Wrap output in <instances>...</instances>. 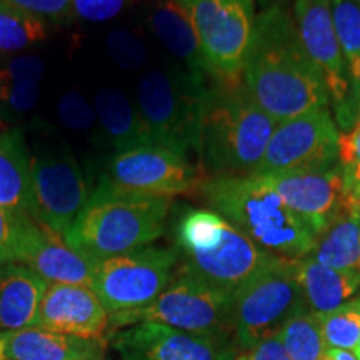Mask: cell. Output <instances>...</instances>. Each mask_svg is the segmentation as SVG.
Listing matches in <instances>:
<instances>
[{
  "mask_svg": "<svg viewBox=\"0 0 360 360\" xmlns=\"http://www.w3.org/2000/svg\"><path fill=\"white\" fill-rule=\"evenodd\" d=\"M236 360H289L283 349L281 334L269 337L244 352H238Z\"/></svg>",
  "mask_w": 360,
  "mask_h": 360,
  "instance_id": "74e56055",
  "label": "cell"
},
{
  "mask_svg": "<svg viewBox=\"0 0 360 360\" xmlns=\"http://www.w3.org/2000/svg\"><path fill=\"white\" fill-rule=\"evenodd\" d=\"M315 237L347 210L350 199L339 165L328 170L262 175Z\"/></svg>",
  "mask_w": 360,
  "mask_h": 360,
  "instance_id": "9a60e30c",
  "label": "cell"
},
{
  "mask_svg": "<svg viewBox=\"0 0 360 360\" xmlns=\"http://www.w3.org/2000/svg\"><path fill=\"white\" fill-rule=\"evenodd\" d=\"M283 2H287V0H257L260 11H264V8L274 6V4H283Z\"/></svg>",
  "mask_w": 360,
  "mask_h": 360,
  "instance_id": "ab89813d",
  "label": "cell"
},
{
  "mask_svg": "<svg viewBox=\"0 0 360 360\" xmlns=\"http://www.w3.org/2000/svg\"><path fill=\"white\" fill-rule=\"evenodd\" d=\"M44 77V62L35 56L13 57L0 65V120H12L34 109Z\"/></svg>",
  "mask_w": 360,
  "mask_h": 360,
  "instance_id": "484cf974",
  "label": "cell"
},
{
  "mask_svg": "<svg viewBox=\"0 0 360 360\" xmlns=\"http://www.w3.org/2000/svg\"><path fill=\"white\" fill-rule=\"evenodd\" d=\"M32 159L19 129L0 134V207L29 215Z\"/></svg>",
  "mask_w": 360,
  "mask_h": 360,
  "instance_id": "cb8c5ba5",
  "label": "cell"
},
{
  "mask_svg": "<svg viewBox=\"0 0 360 360\" xmlns=\"http://www.w3.org/2000/svg\"><path fill=\"white\" fill-rule=\"evenodd\" d=\"M297 281L310 312L323 319L354 299L360 290V276L327 267L305 257L297 260Z\"/></svg>",
  "mask_w": 360,
  "mask_h": 360,
  "instance_id": "7402d4cb",
  "label": "cell"
},
{
  "mask_svg": "<svg viewBox=\"0 0 360 360\" xmlns=\"http://www.w3.org/2000/svg\"><path fill=\"white\" fill-rule=\"evenodd\" d=\"M326 349L354 350L360 335V294L322 319Z\"/></svg>",
  "mask_w": 360,
  "mask_h": 360,
  "instance_id": "4dcf8cb0",
  "label": "cell"
},
{
  "mask_svg": "<svg viewBox=\"0 0 360 360\" xmlns=\"http://www.w3.org/2000/svg\"><path fill=\"white\" fill-rule=\"evenodd\" d=\"M207 205L265 254L300 260L312 252L315 233L262 175H214L199 188Z\"/></svg>",
  "mask_w": 360,
  "mask_h": 360,
  "instance_id": "7a4b0ae2",
  "label": "cell"
},
{
  "mask_svg": "<svg viewBox=\"0 0 360 360\" xmlns=\"http://www.w3.org/2000/svg\"><path fill=\"white\" fill-rule=\"evenodd\" d=\"M229 222L214 210H188L180 217L175 231L177 254H197L215 247Z\"/></svg>",
  "mask_w": 360,
  "mask_h": 360,
  "instance_id": "f1b7e54d",
  "label": "cell"
},
{
  "mask_svg": "<svg viewBox=\"0 0 360 360\" xmlns=\"http://www.w3.org/2000/svg\"><path fill=\"white\" fill-rule=\"evenodd\" d=\"M278 257L265 254L231 224L212 249L179 255L177 269L220 290L233 294L238 287Z\"/></svg>",
  "mask_w": 360,
  "mask_h": 360,
  "instance_id": "2e32d148",
  "label": "cell"
},
{
  "mask_svg": "<svg viewBox=\"0 0 360 360\" xmlns=\"http://www.w3.org/2000/svg\"><path fill=\"white\" fill-rule=\"evenodd\" d=\"M326 352L330 355L332 360H359L355 357V354L350 350H340V349H327Z\"/></svg>",
  "mask_w": 360,
  "mask_h": 360,
  "instance_id": "f35d334b",
  "label": "cell"
},
{
  "mask_svg": "<svg viewBox=\"0 0 360 360\" xmlns=\"http://www.w3.org/2000/svg\"><path fill=\"white\" fill-rule=\"evenodd\" d=\"M143 322L164 323L192 334L222 337L233 342L232 294L175 269L172 282L154 302L141 309L110 314L107 335Z\"/></svg>",
  "mask_w": 360,
  "mask_h": 360,
  "instance_id": "8992f818",
  "label": "cell"
},
{
  "mask_svg": "<svg viewBox=\"0 0 360 360\" xmlns=\"http://www.w3.org/2000/svg\"><path fill=\"white\" fill-rule=\"evenodd\" d=\"M35 327L82 339L107 340L109 312L92 287L47 283Z\"/></svg>",
  "mask_w": 360,
  "mask_h": 360,
  "instance_id": "e0dca14e",
  "label": "cell"
},
{
  "mask_svg": "<svg viewBox=\"0 0 360 360\" xmlns=\"http://www.w3.org/2000/svg\"><path fill=\"white\" fill-rule=\"evenodd\" d=\"M305 309L307 304L297 281V260L276 259L232 294L237 352L281 334L283 326Z\"/></svg>",
  "mask_w": 360,
  "mask_h": 360,
  "instance_id": "52a82bcc",
  "label": "cell"
},
{
  "mask_svg": "<svg viewBox=\"0 0 360 360\" xmlns=\"http://www.w3.org/2000/svg\"><path fill=\"white\" fill-rule=\"evenodd\" d=\"M127 6V0H72V12L92 24L112 20Z\"/></svg>",
  "mask_w": 360,
  "mask_h": 360,
  "instance_id": "d590c367",
  "label": "cell"
},
{
  "mask_svg": "<svg viewBox=\"0 0 360 360\" xmlns=\"http://www.w3.org/2000/svg\"><path fill=\"white\" fill-rule=\"evenodd\" d=\"M58 117L72 130H87L97 119L96 109L77 92H67L58 102Z\"/></svg>",
  "mask_w": 360,
  "mask_h": 360,
  "instance_id": "e575fe53",
  "label": "cell"
},
{
  "mask_svg": "<svg viewBox=\"0 0 360 360\" xmlns=\"http://www.w3.org/2000/svg\"><path fill=\"white\" fill-rule=\"evenodd\" d=\"M321 360H332V359H330V355H328V354L326 352V354L322 355V359H321Z\"/></svg>",
  "mask_w": 360,
  "mask_h": 360,
  "instance_id": "b9f144b4",
  "label": "cell"
},
{
  "mask_svg": "<svg viewBox=\"0 0 360 360\" xmlns=\"http://www.w3.org/2000/svg\"><path fill=\"white\" fill-rule=\"evenodd\" d=\"M47 283L92 287L96 262L67 244L64 236L35 222L22 247L19 262Z\"/></svg>",
  "mask_w": 360,
  "mask_h": 360,
  "instance_id": "ac0fdd59",
  "label": "cell"
},
{
  "mask_svg": "<svg viewBox=\"0 0 360 360\" xmlns=\"http://www.w3.org/2000/svg\"><path fill=\"white\" fill-rule=\"evenodd\" d=\"M107 344L30 327L0 334V360H101Z\"/></svg>",
  "mask_w": 360,
  "mask_h": 360,
  "instance_id": "d6986e66",
  "label": "cell"
},
{
  "mask_svg": "<svg viewBox=\"0 0 360 360\" xmlns=\"http://www.w3.org/2000/svg\"><path fill=\"white\" fill-rule=\"evenodd\" d=\"M120 360H236L231 339L143 322L107 335Z\"/></svg>",
  "mask_w": 360,
  "mask_h": 360,
  "instance_id": "5bb4252c",
  "label": "cell"
},
{
  "mask_svg": "<svg viewBox=\"0 0 360 360\" xmlns=\"http://www.w3.org/2000/svg\"><path fill=\"white\" fill-rule=\"evenodd\" d=\"M172 199L141 195L101 179L64 236L94 262L148 247L165 232Z\"/></svg>",
  "mask_w": 360,
  "mask_h": 360,
  "instance_id": "3957f363",
  "label": "cell"
},
{
  "mask_svg": "<svg viewBox=\"0 0 360 360\" xmlns=\"http://www.w3.org/2000/svg\"><path fill=\"white\" fill-rule=\"evenodd\" d=\"M285 4L260 11L242 74L252 98L277 124L314 109H328L330 102Z\"/></svg>",
  "mask_w": 360,
  "mask_h": 360,
  "instance_id": "6da1fadb",
  "label": "cell"
},
{
  "mask_svg": "<svg viewBox=\"0 0 360 360\" xmlns=\"http://www.w3.org/2000/svg\"><path fill=\"white\" fill-rule=\"evenodd\" d=\"M4 2L12 4L47 22H64L74 15L72 0H4Z\"/></svg>",
  "mask_w": 360,
  "mask_h": 360,
  "instance_id": "8d00e7d4",
  "label": "cell"
},
{
  "mask_svg": "<svg viewBox=\"0 0 360 360\" xmlns=\"http://www.w3.org/2000/svg\"><path fill=\"white\" fill-rule=\"evenodd\" d=\"M283 349L289 360H321L326 354L322 319L309 309L295 314L281 332Z\"/></svg>",
  "mask_w": 360,
  "mask_h": 360,
  "instance_id": "f546056e",
  "label": "cell"
},
{
  "mask_svg": "<svg viewBox=\"0 0 360 360\" xmlns=\"http://www.w3.org/2000/svg\"><path fill=\"white\" fill-rule=\"evenodd\" d=\"M209 87L186 69L148 70L137 84V105L150 141L188 157L199 154Z\"/></svg>",
  "mask_w": 360,
  "mask_h": 360,
  "instance_id": "5b68a950",
  "label": "cell"
},
{
  "mask_svg": "<svg viewBox=\"0 0 360 360\" xmlns=\"http://www.w3.org/2000/svg\"><path fill=\"white\" fill-rule=\"evenodd\" d=\"M354 354H355V357H357V359L360 360V335H359L357 345H355V349H354Z\"/></svg>",
  "mask_w": 360,
  "mask_h": 360,
  "instance_id": "60d3db41",
  "label": "cell"
},
{
  "mask_svg": "<svg viewBox=\"0 0 360 360\" xmlns=\"http://www.w3.org/2000/svg\"><path fill=\"white\" fill-rule=\"evenodd\" d=\"M94 109L105 142H109L115 152L154 143L137 105L120 90L102 89L96 96Z\"/></svg>",
  "mask_w": 360,
  "mask_h": 360,
  "instance_id": "603a6c76",
  "label": "cell"
},
{
  "mask_svg": "<svg viewBox=\"0 0 360 360\" xmlns=\"http://www.w3.org/2000/svg\"><path fill=\"white\" fill-rule=\"evenodd\" d=\"M107 52L124 69H137L147 58L146 45L127 30H114L107 39Z\"/></svg>",
  "mask_w": 360,
  "mask_h": 360,
  "instance_id": "836d02e7",
  "label": "cell"
},
{
  "mask_svg": "<svg viewBox=\"0 0 360 360\" xmlns=\"http://www.w3.org/2000/svg\"><path fill=\"white\" fill-rule=\"evenodd\" d=\"M192 22L212 82H242L257 13L255 0H179Z\"/></svg>",
  "mask_w": 360,
  "mask_h": 360,
  "instance_id": "ba28073f",
  "label": "cell"
},
{
  "mask_svg": "<svg viewBox=\"0 0 360 360\" xmlns=\"http://www.w3.org/2000/svg\"><path fill=\"white\" fill-rule=\"evenodd\" d=\"M34 224L35 220L30 215L0 207V265L19 262L22 247Z\"/></svg>",
  "mask_w": 360,
  "mask_h": 360,
  "instance_id": "1f68e13d",
  "label": "cell"
},
{
  "mask_svg": "<svg viewBox=\"0 0 360 360\" xmlns=\"http://www.w3.org/2000/svg\"><path fill=\"white\" fill-rule=\"evenodd\" d=\"M101 360H103V359H101Z\"/></svg>",
  "mask_w": 360,
  "mask_h": 360,
  "instance_id": "ee69618b",
  "label": "cell"
},
{
  "mask_svg": "<svg viewBox=\"0 0 360 360\" xmlns=\"http://www.w3.org/2000/svg\"><path fill=\"white\" fill-rule=\"evenodd\" d=\"M337 40L344 53L354 97L360 96V0H330Z\"/></svg>",
  "mask_w": 360,
  "mask_h": 360,
  "instance_id": "83f0119b",
  "label": "cell"
},
{
  "mask_svg": "<svg viewBox=\"0 0 360 360\" xmlns=\"http://www.w3.org/2000/svg\"><path fill=\"white\" fill-rule=\"evenodd\" d=\"M47 39V20L0 0V56L17 53Z\"/></svg>",
  "mask_w": 360,
  "mask_h": 360,
  "instance_id": "4316f807",
  "label": "cell"
},
{
  "mask_svg": "<svg viewBox=\"0 0 360 360\" xmlns=\"http://www.w3.org/2000/svg\"><path fill=\"white\" fill-rule=\"evenodd\" d=\"M177 264V250L150 245L101 259L94 267L92 289L109 315L146 307L167 289Z\"/></svg>",
  "mask_w": 360,
  "mask_h": 360,
  "instance_id": "9c48e42d",
  "label": "cell"
},
{
  "mask_svg": "<svg viewBox=\"0 0 360 360\" xmlns=\"http://www.w3.org/2000/svg\"><path fill=\"white\" fill-rule=\"evenodd\" d=\"M92 195L77 159L69 152L32 159L29 215L65 236Z\"/></svg>",
  "mask_w": 360,
  "mask_h": 360,
  "instance_id": "4fadbf2b",
  "label": "cell"
},
{
  "mask_svg": "<svg viewBox=\"0 0 360 360\" xmlns=\"http://www.w3.org/2000/svg\"><path fill=\"white\" fill-rule=\"evenodd\" d=\"M307 257L327 267L360 276V204L352 202L321 236Z\"/></svg>",
  "mask_w": 360,
  "mask_h": 360,
  "instance_id": "d4e9b609",
  "label": "cell"
},
{
  "mask_svg": "<svg viewBox=\"0 0 360 360\" xmlns=\"http://www.w3.org/2000/svg\"><path fill=\"white\" fill-rule=\"evenodd\" d=\"M292 15L304 51L326 84L337 122L340 127L350 129L360 115L359 102L354 97L344 53L337 40L330 0H294Z\"/></svg>",
  "mask_w": 360,
  "mask_h": 360,
  "instance_id": "8fae6325",
  "label": "cell"
},
{
  "mask_svg": "<svg viewBox=\"0 0 360 360\" xmlns=\"http://www.w3.org/2000/svg\"><path fill=\"white\" fill-rule=\"evenodd\" d=\"M47 282L17 262L0 265V334L37 326Z\"/></svg>",
  "mask_w": 360,
  "mask_h": 360,
  "instance_id": "ffe728a7",
  "label": "cell"
},
{
  "mask_svg": "<svg viewBox=\"0 0 360 360\" xmlns=\"http://www.w3.org/2000/svg\"><path fill=\"white\" fill-rule=\"evenodd\" d=\"M101 179L124 191L152 197L199 192L205 174L188 160L159 143H146L115 152L107 160Z\"/></svg>",
  "mask_w": 360,
  "mask_h": 360,
  "instance_id": "7c38bea8",
  "label": "cell"
},
{
  "mask_svg": "<svg viewBox=\"0 0 360 360\" xmlns=\"http://www.w3.org/2000/svg\"><path fill=\"white\" fill-rule=\"evenodd\" d=\"M339 167L350 199L360 204V117L347 132L340 134Z\"/></svg>",
  "mask_w": 360,
  "mask_h": 360,
  "instance_id": "d6a6232c",
  "label": "cell"
},
{
  "mask_svg": "<svg viewBox=\"0 0 360 360\" xmlns=\"http://www.w3.org/2000/svg\"><path fill=\"white\" fill-rule=\"evenodd\" d=\"M150 27L157 39L174 53L193 77L212 80L192 22L179 0H160L150 12Z\"/></svg>",
  "mask_w": 360,
  "mask_h": 360,
  "instance_id": "44dd1931",
  "label": "cell"
},
{
  "mask_svg": "<svg viewBox=\"0 0 360 360\" xmlns=\"http://www.w3.org/2000/svg\"><path fill=\"white\" fill-rule=\"evenodd\" d=\"M276 127L244 80L233 85L212 82L200 130L202 172L205 177L254 175Z\"/></svg>",
  "mask_w": 360,
  "mask_h": 360,
  "instance_id": "277c9868",
  "label": "cell"
},
{
  "mask_svg": "<svg viewBox=\"0 0 360 360\" xmlns=\"http://www.w3.org/2000/svg\"><path fill=\"white\" fill-rule=\"evenodd\" d=\"M359 114H360V96H359Z\"/></svg>",
  "mask_w": 360,
  "mask_h": 360,
  "instance_id": "7bdbcfd3",
  "label": "cell"
},
{
  "mask_svg": "<svg viewBox=\"0 0 360 360\" xmlns=\"http://www.w3.org/2000/svg\"><path fill=\"white\" fill-rule=\"evenodd\" d=\"M340 132L328 109L277 124L254 175L328 170L339 165Z\"/></svg>",
  "mask_w": 360,
  "mask_h": 360,
  "instance_id": "30bf717a",
  "label": "cell"
}]
</instances>
